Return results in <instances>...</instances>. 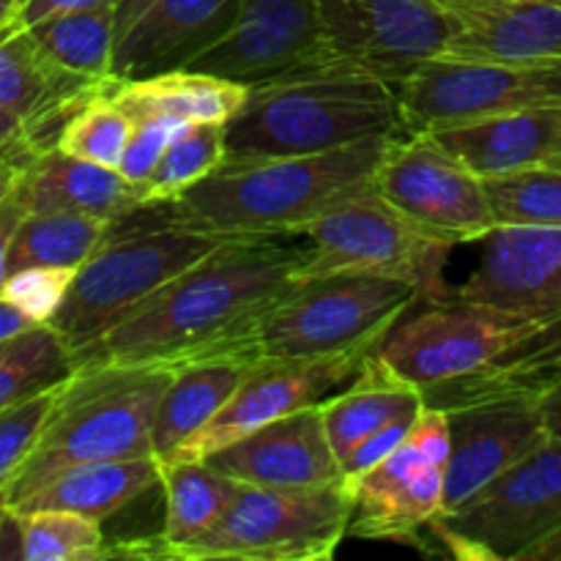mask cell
Instances as JSON below:
<instances>
[{"label": "cell", "mask_w": 561, "mask_h": 561, "mask_svg": "<svg viewBox=\"0 0 561 561\" xmlns=\"http://www.w3.org/2000/svg\"><path fill=\"white\" fill-rule=\"evenodd\" d=\"M453 22L444 55L542 64L561 60V0H436Z\"/></svg>", "instance_id": "cell-22"}, {"label": "cell", "mask_w": 561, "mask_h": 561, "mask_svg": "<svg viewBox=\"0 0 561 561\" xmlns=\"http://www.w3.org/2000/svg\"><path fill=\"white\" fill-rule=\"evenodd\" d=\"M411 131L561 104V60L513 64L436 55L398 85Z\"/></svg>", "instance_id": "cell-11"}, {"label": "cell", "mask_w": 561, "mask_h": 561, "mask_svg": "<svg viewBox=\"0 0 561 561\" xmlns=\"http://www.w3.org/2000/svg\"><path fill=\"white\" fill-rule=\"evenodd\" d=\"M58 389L60 383L0 411V493L9 488V482L14 480L16 471L22 469L27 455L36 447L38 433H42L55 398H58Z\"/></svg>", "instance_id": "cell-39"}, {"label": "cell", "mask_w": 561, "mask_h": 561, "mask_svg": "<svg viewBox=\"0 0 561 561\" xmlns=\"http://www.w3.org/2000/svg\"><path fill=\"white\" fill-rule=\"evenodd\" d=\"M337 64L398 88L425 60L444 55L453 22L436 0H316Z\"/></svg>", "instance_id": "cell-13"}, {"label": "cell", "mask_w": 561, "mask_h": 561, "mask_svg": "<svg viewBox=\"0 0 561 561\" xmlns=\"http://www.w3.org/2000/svg\"><path fill=\"white\" fill-rule=\"evenodd\" d=\"M110 96L131 115H164L181 124H225L247 96V88L195 69H170L140 80L115 82Z\"/></svg>", "instance_id": "cell-28"}, {"label": "cell", "mask_w": 561, "mask_h": 561, "mask_svg": "<svg viewBox=\"0 0 561 561\" xmlns=\"http://www.w3.org/2000/svg\"><path fill=\"white\" fill-rule=\"evenodd\" d=\"M376 351L356 348L318 359H261L219 414L186 438L170 460H206L225 444L279 416L327 403L359 376Z\"/></svg>", "instance_id": "cell-15"}, {"label": "cell", "mask_w": 561, "mask_h": 561, "mask_svg": "<svg viewBox=\"0 0 561 561\" xmlns=\"http://www.w3.org/2000/svg\"><path fill=\"white\" fill-rule=\"evenodd\" d=\"M540 327L542 321L447 294L431 299L427 310L405 312L381 340L376 356L425 394L485 370Z\"/></svg>", "instance_id": "cell-10"}, {"label": "cell", "mask_w": 561, "mask_h": 561, "mask_svg": "<svg viewBox=\"0 0 561 561\" xmlns=\"http://www.w3.org/2000/svg\"><path fill=\"white\" fill-rule=\"evenodd\" d=\"M44 58L91 82L113 80V3L55 14L27 25Z\"/></svg>", "instance_id": "cell-31"}, {"label": "cell", "mask_w": 561, "mask_h": 561, "mask_svg": "<svg viewBox=\"0 0 561 561\" xmlns=\"http://www.w3.org/2000/svg\"><path fill=\"white\" fill-rule=\"evenodd\" d=\"M113 85L82 80L49 64L16 20L0 27V110L22 121L33 153L53 148L60 124L80 104Z\"/></svg>", "instance_id": "cell-21"}, {"label": "cell", "mask_w": 561, "mask_h": 561, "mask_svg": "<svg viewBox=\"0 0 561 561\" xmlns=\"http://www.w3.org/2000/svg\"><path fill=\"white\" fill-rule=\"evenodd\" d=\"M25 206L16 197V192L11 190L9 195L0 201V285H3L5 274H9V247L14 239L16 228H20L22 217H25Z\"/></svg>", "instance_id": "cell-44"}, {"label": "cell", "mask_w": 561, "mask_h": 561, "mask_svg": "<svg viewBox=\"0 0 561 561\" xmlns=\"http://www.w3.org/2000/svg\"><path fill=\"white\" fill-rule=\"evenodd\" d=\"M77 268L64 266H25L5 274L0 299L14 305L33 323H53L69 296Z\"/></svg>", "instance_id": "cell-38"}, {"label": "cell", "mask_w": 561, "mask_h": 561, "mask_svg": "<svg viewBox=\"0 0 561 561\" xmlns=\"http://www.w3.org/2000/svg\"><path fill=\"white\" fill-rule=\"evenodd\" d=\"M113 222L77 211H27L9 247V272L25 266L77 268L107 239Z\"/></svg>", "instance_id": "cell-32"}, {"label": "cell", "mask_w": 561, "mask_h": 561, "mask_svg": "<svg viewBox=\"0 0 561 561\" xmlns=\"http://www.w3.org/2000/svg\"><path fill=\"white\" fill-rule=\"evenodd\" d=\"M433 537L466 561H524L561 531V442L546 438L485 488L438 515Z\"/></svg>", "instance_id": "cell-9"}, {"label": "cell", "mask_w": 561, "mask_h": 561, "mask_svg": "<svg viewBox=\"0 0 561 561\" xmlns=\"http://www.w3.org/2000/svg\"><path fill=\"white\" fill-rule=\"evenodd\" d=\"M561 373V316L542 323L535 334L499 356L485 370L469 378L447 383L425 392V405L433 409H453V405L471 403L488 398H535Z\"/></svg>", "instance_id": "cell-30"}, {"label": "cell", "mask_w": 561, "mask_h": 561, "mask_svg": "<svg viewBox=\"0 0 561 561\" xmlns=\"http://www.w3.org/2000/svg\"><path fill=\"white\" fill-rule=\"evenodd\" d=\"M33 157V151L27 146H16L11 151H0V201L9 195L16 186L22 168H25L27 159Z\"/></svg>", "instance_id": "cell-46"}, {"label": "cell", "mask_w": 561, "mask_h": 561, "mask_svg": "<svg viewBox=\"0 0 561 561\" xmlns=\"http://www.w3.org/2000/svg\"><path fill=\"white\" fill-rule=\"evenodd\" d=\"M16 146H27L25 126H22L20 118H14L11 113L0 110V151H11V148Z\"/></svg>", "instance_id": "cell-48"}, {"label": "cell", "mask_w": 561, "mask_h": 561, "mask_svg": "<svg viewBox=\"0 0 561 561\" xmlns=\"http://www.w3.org/2000/svg\"><path fill=\"white\" fill-rule=\"evenodd\" d=\"M225 159V124H186L170 140L157 168L142 184L135 186L137 206L168 203L184 195Z\"/></svg>", "instance_id": "cell-34"}, {"label": "cell", "mask_w": 561, "mask_h": 561, "mask_svg": "<svg viewBox=\"0 0 561 561\" xmlns=\"http://www.w3.org/2000/svg\"><path fill=\"white\" fill-rule=\"evenodd\" d=\"M206 463L225 477L263 488H323L343 482L337 455L323 427L321 405L294 411L236 442Z\"/></svg>", "instance_id": "cell-19"}, {"label": "cell", "mask_w": 561, "mask_h": 561, "mask_svg": "<svg viewBox=\"0 0 561 561\" xmlns=\"http://www.w3.org/2000/svg\"><path fill=\"white\" fill-rule=\"evenodd\" d=\"M25 211H77L115 222L137 206V192L118 170L69 157L58 148L33 153L14 186Z\"/></svg>", "instance_id": "cell-25"}, {"label": "cell", "mask_w": 561, "mask_h": 561, "mask_svg": "<svg viewBox=\"0 0 561 561\" xmlns=\"http://www.w3.org/2000/svg\"><path fill=\"white\" fill-rule=\"evenodd\" d=\"M135 118L110 96V91L96 93L75 110L60 124L53 148L102 168H118Z\"/></svg>", "instance_id": "cell-36"}, {"label": "cell", "mask_w": 561, "mask_h": 561, "mask_svg": "<svg viewBox=\"0 0 561 561\" xmlns=\"http://www.w3.org/2000/svg\"><path fill=\"white\" fill-rule=\"evenodd\" d=\"M296 236L305 239L301 277L378 274L414 283L425 299H444L449 294L442 268L453 244L403 217L373 186L332 203L327 211L307 219Z\"/></svg>", "instance_id": "cell-8"}, {"label": "cell", "mask_w": 561, "mask_h": 561, "mask_svg": "<svg viewBox=\"0 0 561 561\" xmlns=\"http://www.w3.org/2000/svg\"><path fill=\"white\" fill-rule=\"evenodd\" d=\"M537 411H540L542 427H546L548 438L561 442V373L548 383L542 392L535 394Z\"/></svg>", "instance_id": "cell-45"}, {"label": "cell", "mask_w": 561, "mask_h": 561, "mask_svg": "<svg viewBox=\"0 0 561 561\" xmlns=\"http://www.w3.org/2000/svg\"><path fill=\"white\" fill-rule=\"evenodd\" d=\"M228 239L230 236L181 225L142 222L124 214L115 219L96 252L77 266L69 296L49 327L75 356L107 334L175 274Z\"/></svg>", "instance_id": "cell-5"}, {"label": "cell", "mask_w": 561, "mask_h": 561, "mask_svg": "<svg viewBox=\"0 0 561 561\" xmlns=\"http://www.w3.org/2000/svg\"><path fill=\"white\" fill-rule=\"evenodd\" d=\"M159 488L164 491L162 531L153 540L124 546L126 557L179 559L219 518L236 480L206 460H168L159 463Z\"/></svg>", "instance_id": "cell-26"}, {"label": "cell", "mask_w": 561, "mask_h": 561, "mask_svg": "<svg viewBox=\"0 0 561 561\" xmlns=\"http://www.w3.org/2000/svg\"><path fill=\"white\" fill-rule=\"evenodd\" d=\"M425 299L414 283L378 274L301 277L247 334L255 359H318L378 348L389 329Z\"/></svg>", "instance_id": "cell-6"}, {"label": "cell", "mask_w": 561, "mask_h": 561, "mask_svg": "<svg viewBox=\"0 0 561 561\" xmlns=\"http://www.w3.org/2000/svg\"><path fill=\"white\" fill-rule=\"evenodd\" d=\"M444 466V513L463 504L548 438L535 398H488L453 405Z\"/></svg>", "instance_id": "cell-18"}, {"label": "cell", "mask_w": 561, "mask_h": 561, "mask_svg": "<svg viewBox=\"0 0 561 561\" xmlns=\"http://www.w3.org/2000/svg\"><path fill=\"white\" fill-rule=\"evenodd\" d=\"M409 131L398 88L351 66H329L247 88L225 121L222 164L305 157Z\"/></svg>", "instance_id": "cell-3"}, {"label": "cell", "mask_w": 561, "mask_h": 561, "mask_svg": "<svg viewBox=\"0 0 561 561\" xmlns=\"http://www.w3.org/2000/svg\"><path fill=\"white\" fill-rule=\"evenodd\" d=\"M16 11H20V0H0V27L14 22Z\"/></svg>", "instance_id": "cell-50"}, {"label": "cell", "mask_w": 561, "mask_h": 561, "mask_svg": "<svg viewBox=\"0 0 561 561\" xmlns=\"http://www.w3.org/2000/svg\"><path fill=\"white\" fill-rule=\"evenodd\" d=\"M329 66L343 64L329 53L316 0H241L222 38L184 69L255 88Z\"/></svg>", "instance_id": "cell-14"}, {"label": "cell", "mask_w": 561, "mask_h": 561, "mask_svg": "<svg viewBox=\"0 0 561 561\" xmlns=\"http://www.w3.org/2000/svg\"><path fill=\"white\" fill-rule=\"evenodd\" d=\"M159 485V460L118 458L69 466L38 485L14 510H69L104 524Z\"/></svg>", "instance_id": "cell-27"}, {"label": "cell", "mask_w": 561, "mask_h": 561, "mask_svg": "<svg viewBox=\"0 0 561 561\" xmlns=\"http://www.w3.org/2000/svg\"><path fill=\"white\" fill-rule=\"evenodd\" d=\"M370 186L403 217L453 247L480 241L496 228L480 175L425 129L389 140Z\"/></svg>", "instance_id": "cell-12"}, {"label": "cell", "mask_w": 561, "mask_h": 561, "mask_svg": "<svg viewBox=\"0 0 561 561\" xmlns=\"http://www.w3.org/2000/svg\"><path fill=\"white\" fill-rule=\"evenodd\" d=\"M113 3V0H20V11H16V25L27 27L33 22H42L55 14H69V11L96 9V5Z\"/></svg>", "instance_id": "cell-43"}, {"label": "cell", "mask_w": 561, "mask_h": 561, "mask_svg": "<svg viewBox=\"0 0 561 561\" xmlns=\"http://www.w3.org/2000/svg\"><path fill=\"white\" fill-rule=\"evenodd\" d=\"M425 131L480 179L526 168H561V104L513 110Z\"/></svg>", "instance_id": "cell-23"}, {"label": "cell", "mask_w": 561, "mask_h": 561, "mask_svg": "<svg viewBox=\"0 0 561 561\" xmlns=\"http://www.w3.org/2000/svg\"><path fill=\"white\" fill-rule=\"evenodd\" d=\"M186 124L175 118H164V115H148V118H135V126L129 131V140H126L124 153L118 159V173L129 181L131 186L142 184V181L151 175V170L157 168L159 157L164 153V148L170 146L175 135L184 129Z\"/></svg>", "instance_id": "cell-40"}, {"label": "cell", "mask_w": 561, "mask_h": 561, "mask_svg": "<svg viewBox=\"0 0 561 561\" xmlns=\"http://www.w3.org/2000/svg\"><path fill=\"white\" fill-rule=\"evenodd\" d=\"M389 140L394 137H376L305 157L219 164L175 201L135 206L129 217L230 239L296 233L332 203L370 186Z\"/></svg>", "instance_id": "cell-2"}, {"label": "cell", "mask_w": 561, "mask_h": 561, "mask_svg": "<svg viewBox=\"0 0 561 561\" xmlns=\"http://www.w3.org/2000/svg\"><path fill=\"white\" fill-rule=\"evenodd\" d=\"M257 362L261 359L247 351H222L173 365V376L164 387L153 420V458L159 463L173 458L186 438L195 436L219 414V409L255 370Z\"/></svg>", "instance_id": "cell-24"}, {"label": "cell", "mask_w": 561, "mask_h": 561, "mask_svg": "<svg viewBox=\"0 0 561 561\" xmlns=\"http://www.w3.org/2000/svg\"><path fill=\"white\" fill-rule=\"evenodd\" d=\"M345 537L411 542L444 513V466L403 442L348 488Z\"/></svg>", "instance_id": "cell-20"}, {"label": "cell", "mask_w": 561, "mask_h": 561, "mask_svg": "<svg viewBox=\"0 0 561 561\" xmlns=\"http://www.w3.org/2000/svg\"><path fill=\"white\" fill-rule=\"evenodd\" d=\"M343 482L323 488H263L236 482L219 518L179 561H323L348 531Z\"/></svg>", "instance_id": "cell-7"}, {"label": "cell", "mask_w": 561, "mask_h": 561, "mask_svg": "<svg viewBox=\"0 0 561 561\" xmlns=\"http://www.w3.org/2000/svg\"><path fill=\"white\" fill-rule=\"evenodd\" d=\"M480 241V263L449 296L542 323L561 316V228L496 225Z\"/></svg>", "instance_id": "cell-17"}, {"label": "cell", "mask_w": 561, "mask_h": 561, "mask_svg": "<svg viewBox=\"0 0 561 561\" xmlns=\"http://www.w3.org/2000/svg\"><path fill=\"white\" fill-rule=\"evenodd\" d=\"M75 359L49 323L0 343V411L64 383Z\"/></svg>", "instance_id": "cell-33"}, {"label": "cell", "mask_w": 561, "mask_h": 561, "mask_svg": "<svg viewBox=\"0 0 561 561\" xmlns=\"http://www.w3.org/2000/svg\"><path fill=\"white\" fill-rule=\"evenodd\" d=\"M102 524L69 510H16L20 561H91L107 557Z\"/></svg>", "instance_id": "cell-35"}, {"label": "cell", "mask_w": 561, "mask_h": 561, "mask_svg": "<svg viewBox=\"0 0 561 561\" xmlns=\"http://www.w3.org/2000/svg\"><path fill=\"white\" fill-rule=\"evenodd\" d=\"M33 327H38V323H33L31 318L22 316L14 305H9L5 299H0V343H5V340L16 337V334L27 332V329H33Z\"/></svg>", "instance_id": "cell-47"}, {"label": "cell", "mask_w": 561, "mask_h": 561, "mask_svg": "<svg viewBox=\"0 0 561 561\" xmlns=\"http://www.w3.org/2000/svg\"><path fill=\"white\" fill-rule=\"evenodd\" d=\"M301 263L305 239L296 233L228 239L77 351L75 367L179 365L241 351L255 323L299 283Z\"/></svg>", "instance_id": "cell-1"}, {"label": "cell", "mask_w": 561, "mask_h": 561, "mask_svg": "<svg viewBox=\"0 0 561 561\" xmlns=\"http://www.w3.org/2000/svg\"><path fill=\"white\" fill-rule=\"evenodd\" d=\"M414 420H398V422H389V425L378 427L376 433H370L367 438H362V442L356 444V447L351 449L343 460H340V477H343L345 491H348V488L354 485L362 474H367L373 466L381 463L389 453H394V449L405 442V436H409Z\"/></svg>", "instance_id": "cell-41"}, {"label": "cell", "mask_w": 561, "mask_h": 561, "mask_svg": "<svg viewBox=\"0 0 561 561\" xmlns=\"http://www.w3.org/2000/svg\"><path fill=\"white\" fill-rule=\"evenodd\" d=\"M405 442L414 444L427 460L438 466H447L449 455V422L447 411L433 409V405H425V409L416 414L414 425H411Z\"/></svg>", "instance_id": "cell-42"}, {"label": "cell", "mask_w": 561, "mask_h": 561, "mask_svg": "<svg viewBox=\"0 0 561 561\" xmlns=\"http://www.w3.org/2000/svg\"><path fill=\"white\" fill-rule=\"evenodd\" d=\"M241 0H113V80L184 69L222 38Z\"/></svg>", "instance_id": "cell-16"}, {"label": "cell", "mask_w": 561, "mask_h": 561, "mask_svg": "<svg viewBox=\"0 0 561 561\" xmlns=\"http://www.w3.org/2000/svg\"><path fill=\"white\" fill-rule=\"evenodd\" d=\"M524 561H561V531L548 537L546 542H540L535 551H529V557Z\"/></svg>", "instance_id": "cell-49"}, {"label": "cell", "mask_w": 561, "mask_h": 561, "mask_svg": "<svg viewBox=\"0 0 561 561\" xmlns=\"http://www.w3.org/2000/svg\"><path fill=\"white\" fill-rule=\"evenodd\" d=\"M170 376L173 365H77L0 504L20 507L69 466L153 455V420Z\"/></svg>", "instance_id": "cell-4"}, {"label": "cell", "mask_w": 561, "mask_h": 561, "mask_svg": "<svg viewBox=\"0 0 561 561\" xmlns=\"http://www.w3.org/2000/svg\"><path fill=\"white\" fill-rule=\"evenodd\" d=\"M422 409H425V398L420 389L394 376L373 354L343 392L321 403V416L340 463L362 438L389 422L414 420Z\"/></svg>", "instance_id": "cell-29"}, {"label": "cell", "mask_w": 561, "mask_h": 561, "mask_svg": "<svg viewBox=\"0 0 561 561\" xmlns=\"http://www.w3.org/2000/svg\"><path fill=\"white\" fill-rule=\"evenodd\" d=\"M488 203L496 225L561 228V168H526L488 175Z\"/></svg>", "instance_id": "cell-37"}]
</instances>
